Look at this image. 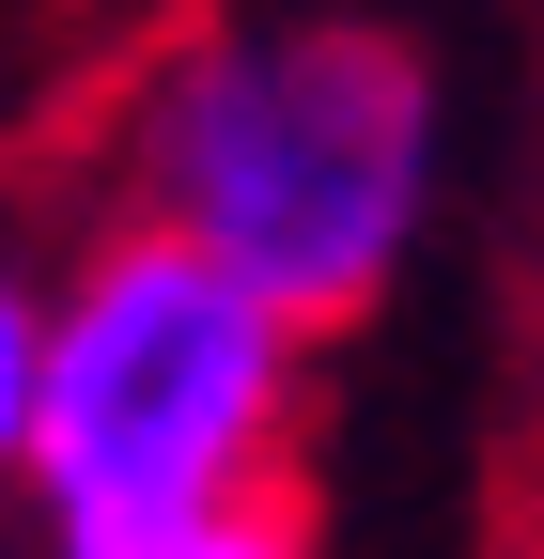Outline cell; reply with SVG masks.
Masks as SVG:
<instances>
[{"mask_svg": "<svg viewBox=\"0 0 544 559\" xmlns=\"http://www.w3.org/2000/svg\"><path fill=\"white\" fill-rule=\"evenodd\" d=\"M109 156L296 326H358L436 218V62L343 0H234L125 79Z\"/></svg>", "mask_w": 544, "mask_h": 559, "instance_id": "6da1fadb", "label": "cell"}, {"mask_svg": "<svg viewBox=\"0 0 544 559\" xmlns=\"http://www.w3.org/2000/svg\"><path fill=\"white\" fill-rule=\"evenodd\" d=\"M311 326L172 218H94L47 280V404H32V544L47 559H218L296 498Z\"/></svg>", "mask_w": 544, "mask_h": 559, "instance_id": "7a4b0ae2", "label": "cell"}, {"mask_svg": "<svg viewBox=\"0 0 544 559\" xmlns=\"http://www.w3.org/2000/svg\"><path fill=\"white\" fill-rule=\"evenodd\" d=\"M32 404H47V280L0 249V498L32 481Z\"/></svg>", "mask_w": 544, "mask_h": 559, "instance_id": "3957f363", "label": "cell"}, {"mask_svg": "<svg viewBox=\"0 0 544 559\" xmlns=\"http://www.w3.org/2000/svg\"><path fill=\"white\" fill-rule=\"evenodd\" d=\"M218 559H311V528H296V498H281V513H249V528H234Z\"/></svg>", "mask_w": 544, "mask_h": 559, "instance_id": "277c9868", "label": "cell"}]
</instances>
